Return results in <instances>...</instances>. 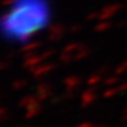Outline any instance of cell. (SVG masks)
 Returning a JSON list of instances; mask_svg holds the SVG:
<instances>
[{"mask_svg":"<svg viewBox=\"0 0 127 127\" xmlns=\"http://www.w3.org/2000/svg\"><path fill=\"white\" fill-rule=\"evenodd\" d=\"M51 0H10L1 18V35L12 46H23L51 26Z\"/></svg>","mask_w":127,"mask_h":127,"instance_id":"6da1fadb","label":"cell"}]
</instances>
